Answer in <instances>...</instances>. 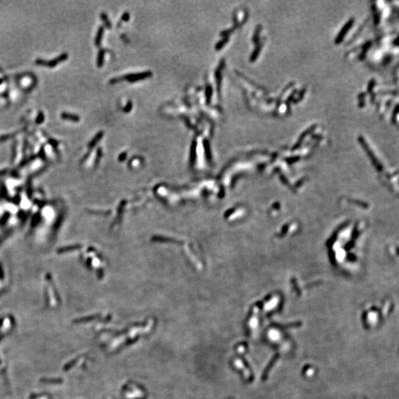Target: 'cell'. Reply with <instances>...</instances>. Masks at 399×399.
Returning a JSON list of instances; mask_svg holds the SVG:
<instances>
[{"mask_svg":"<svg viewBox=\"0 0 399 399\" xmlns=\"http://www.w3.org/2000/svg\"><path fill=\"white\" fill-rule=\"evenodd\" d=\"M212 87H211L210 86H208L207 88H206V102H207V104H209V103H210L211 97H212Z\"/></svg>","mask_w":399,"mask_h":399,"instance_id":"52a82bcc","label":"cell"},{"mask_svg":"<svg viewBox=\"0 0 399 399\" xmlns=\"http://www.w3.org/2000/svg\"><path fill=\"white\" fill-rule=\"evenodd\" d=\"M121 20L122 21H124V22H128L129 20V13L127 12V13H124L121 16Z\"/></svg>","mask_w":399,"mask_h":399,"instance_id":"8fae6325","label":"cell"},{"mask_svg":"<svg viewBox=\"0 0 399 399\" xmlns=\"http://www.w3.org/2000/svg\"><path fill=\"white\" fill-rule=\"evenodd\" d=\"M152 76V73L150 71H146L144 73H132L127 74V75L122 76L121 78H115L110 80V84H114L121 80H127L129 82H135L138 81L144 80L146 78H150Z\"/></svg>","mask_w":399,"mask_h":399,"instance_id":"6da1fadb","label":"cell"},{"mask_svg":"<svg viewBox=\"0 0 399 399\" xmlns=\"http://www.w3.org/2000/svg\"><path fill=\"white\" fill-rule=\"evenodd\" d=\"M227 41H228V39H223L222 41H220V42H219L216 45V50H220L221 48H222V47L226 44Z\"/></svg>","mask_w":399,"mask_h":399,"instance_id":"ba28073f","label":"cell"},{"mask_svg":"<svg viewBox=\"0 0 399 399\" xmlns=\"http://www.w3.org/2000/svg\"><path fill=\"white\" fill-rule=\"evenodd\" d=\"M104 51L103 50H101L99 51L98 55V59H97V65L98 67L100 68L104 65Z\"/></svg>","mask_w":399,"mask_h":399,"instance_id":"5b68a950","label":"cell"},{"mask_svg":"<svg viewBox=\"0 0 399 399\" xmlns=\"http://www.w3.org/2000/svg\"><path fill=\"white\" fill-rule=\"evenodd\" d=\"M132 103L131 102V101H129V102L127 103V104L126 105V107L123 108V112H125L126 113H128L132 110Z\"/></svg>","mask_w":399,"mask_h":399,"instance_id":"9c48e42d","label":"cell"},{"mask_svg":"<svg viewBox=\"0 0 399 399\" xmlns=\"http://www.w3.org/2000/svg\"><path fill=\"white\" fill-rule=\"evenodd\" d=\"M65 117L66 118L72 120V121H79V118H78V117L76 116V115H67V114H66V115H65Z\"/></svg>","mask_w":399,"mask_h":399,"instance_id":"30bf717a","label":"cell"},{"mask_svg":"<svg viewBox=\"0 0 399 399\" xmlns=\"http://www.w3.org/2000/svg\"><path fill=\"white\" fill-rule=\"evenodd\" d=\"M126 155H127V153H122L121 156H120V160H123V159L126 158Z\"/></svg>","mask_w":399,"mask_h":399,"instance_id":"7c38bea8","label":"cell"},{"mask_svg":"<svg viewBox=\"0 0 399 399\" xmlns=\"http://www.w3.org/2000/svg\"><path fill=\"white\" fill-rule=\"evenodd\" d=\"M104 136V132H99L98 133H97V135L95 136V137L92 138V140H91L90 144H89V146L90 147H92V146H96L99 140H100L101 138H103Z\"/></svg>","mask_w":399,"mask_h":399,"instance_id":"3957f363","label":"cell"},{"mask_svg":"<svg viewBox=\"0 0 399 399\" xmlns=\"http://www.w3.org/2000/svg\"><path fill=\"white\" fill-rule=\"evenodd\" d=\"M104 27L101 26L98 28L96 39H95V45H96V46H99V45H101V40H102V38H103V35H104Z\"/></svg>","mask_w":399,"mask_h":399,"instance_id":"7a4b0ae2","label":"cell"},{"mask_svg":"<svg viewBox=\"0 0 399 399\" xmlns=\"http://www.w3.org/2000/svg\"><path fill=\"white\" fill-rule=\"evenodd\" d=\"M101 19H102V21L104 22L105 25H106L108 28H111V22L109 20L108 16H107V14L105 13H102L101 14Z\"/></svg>","mask_w":399,"mask_h":399,"instance_id":"8992f818","label":"cell"},{"mask_svg":"<svg viewBox=\"0 0 399 399\" xmlns=\"http://www.w3.org/2000/svg\"><path fill=\"white\" fill-rule=\"evenodd\" d=\"M196 146H197V142H196L195 140H194L193 141L192 143V146H191V151H190V153H191V155H190V158H191V162L194 163V160H195V158H196Z\"/></svg>","mask_w":399,"mask_h":399,"instance_id":"277c9868","label":"cell"}]
</instances>
